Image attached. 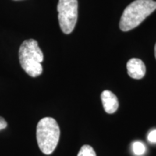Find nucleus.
Listing matches in <instances>:
<instances>
[{"label": "nucleus", "mask_w": 156, "mask_h": 156, "mask_svg": "<svg viewBox=\"0 0 156 156\" xmlns=\"http://www.w3.org/2000/svg\"><path fill=\"white\" fill-rule=\"evenodd\" d=\"M155 9L156 2L153 0H135L124 9L120 20V29L125 32L135 28Z\"/></svg>", "instance_id": "f257e3e1"}, {"label": "nucleus", "mask_w": 156, "mask_h": 156, "mask_svg": "<svg viewBox=\"0 0 156 156\" xmlns=\"http://www.w3.org/2000/svg\"><path fill=\"white\" fill-rule=\"evenodd\" d=\"M19 60L21 67L30 77L41 75L44 54L36 40L28 39L23 42L19 49Z\"/></svg>", "instance_id": "f03ea898"}, {"label": "nucleus", "mask_w": 156, "mask_h": 156, "mask_svg": "<svg viewBox=\"0 0 156 156\" xmlns=\"http://www.w3.org/2000/svg\"><path fill=\"white\" fill-rule=\"evenodd\" d=\"M60 129L57 122L51 117H45L38 123L36 138L38 147L45 155H50L58 145Z\"/></svg>", "instance_id": "7ed1b4c3"}, {"label": "nucleus", "mask_w": 156, "mask_h": 156, "mask_svg": "<svg viewBox=\"0 0 156 156\" xmlns=\"http://www.w3.org/2000/svg\"><path fill=\"white\" fill-rule=\"evenodd\" d=\"M77 0H58V23L64 34H69L73 31L77 20Z\"/></svg>", "instance_id": "20e7f679"}, {"label": "nucleus", "mask_w": 156, "mask_h": 156, "mask_svg": "<svg viewBox=\"0 0 156 156\" xmlns=\"http://www.w3.org/2000/svg\"><path fill=\"white\" fill-rule=\"evenodd\" d=\"M128 75L136 80L142 79L145 75L146 68L144 62L137 58H132L126 63Z\"/></svg>", "instance_id": "39448f33"}, {"label": "nucleus", "mask_w": 156, "mask_h": 156, "mask_svg": "<svg viewBox=\"0 0 156 156\" xmlns=\"http://www.w3.org/2000/svg\"><path fill=\"white\" fill-rule=\"evenodd\" d=\"M101 101L105 112L108 114H114L119 108L117 97L110 90H104L101 95Z\"/></svg>", "instance_id": "423d86ee"}, {"label": "nucleus", "mask_w": 156, "mask_h": 156, "mask_svg": "<svg viewBox=\"0 0 156 156\" xmlns=\"http://www.w3.org/2000/svg\"><path fill=\"white\" fill-rule=\"evenodd\" d=\"M132 151L135 155L141 156L145 153L146 147L141 142H134L132 144Z\"/></svg>", "instance_id": "0eeeda50"}, {"label": "nucleus", "mask_w": 156, "mask_h": 156, "mask_svg": "<svg viewBox=\"0 0 156 156\" xmlns=\"http://www.w3.org/2000/svg\"><path fill=\"white\" fill-rule=\"evenodd\" d=\"M77 156H96V153L91 146L85 145L80 148Z\"/></svg>", "instance_id": "6e6552de"}, {"label": "nucleus", "mask_w": 156, "mask_h": 156, "mask_svg": "<svg viewBox=\"0 0 156 156\" xmlns=\"http://www.w3.org/2000/svg\"><path fill=\"white\" fill-rule=\"evenodd\" d=\"M147 140L152 143H156V129L152 130L147 135Z\"/></svg>", "instance_id": "1a4fd4ad"}, {"label": "nucleus", "mask_w": 156, "mask_h": 156, "mask_svg": "<svg viewBox=\"0 0 156 156\" xmlns=\"http://www.w3.org/2000/svg\"><path fill=\"white\" fill-rule=\"evenodd\" d=\"M7 122H6V121L5 120V119L0 116V130L5 129L7 127Z\"/></svg>", "instance_id": "9d476101"}, {"label": "nucleus", "mask_w": 156, "mask_h": 156, "mask_svg": "<svg viewBox=\"0 0 156 156\" xmlns=\"http://www.w3.org/2000/svg\"><path fill=\"white\" fill-rule=\"evenodd\" d=\"M155 58H156V44H155Z\"/></svg>", "instance_id": "9b49d317"}]
</instances>
